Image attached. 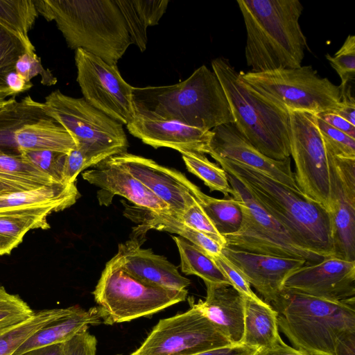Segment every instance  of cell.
<instances>
[{
	"label": "cell",
	"mask_w": 355,
	"mask_h": 355,
	"mask_svg": "<svg viewBox=\"0 0 355 355\" xmlns=\"http://www.w3.org/2000/svg\"><path fill=\"white\" fill-rule=\"evenodd\" d=\"M271 306L279 330L295 348L311 355L355 350V297L331 301L283 289Z\"/></svg>",
	"instance_id": "cell-1"
},
{
	"label": "cell",
	"mask_w": 355,
	"mask_h": 355,
	"mask_svg": "<svg viewBox=\"0 0 355 355\" xmlns=\"http://www.w3.org/2000/svg\"><path fill=\"white\" fill-rule=\"evenodd\" d=\"M211 157L238 179L299 244L324 258L335 256L331 216L322 205L257 170Z\"/></svg>",
	"instance_id": "cell-2"
},
{
	"label": "cell",
	"mask_w": 355,
	"mask_h": 355,
	"mask_svg": "<svg viewBox=\"0 0 355 355\" xmlns=\"http://www.w3.org/2000/svg\"><path fill=\"white\" fill-rule=\"evenodd\" d=\"M247 32L245 56L251 71L302 66L306 37L299 0H238Z\"/></svg>",
	"instance_id": "cell-3"
},
{
	"label": "cell",
	"mask_w": 355,
	"mask_h": 355,
	"mask_svg": "<svg viewBox=\"0 0 355 355\" xmlns=\"http://www.w3.org/2000/svg\"><path fill=\"white\" fill-rule=\"evenodd\" d=\"M135 116L153 121H175L211 130L234 123L219 80L205 65L175 85L133 87Z\"/></svg>",
	"instance_id": "cell-4"
},
{
	"label": "cell",
	"mask_w": 355,
	"mask_h": 355,
	"mask_svg": "<svg viewBox=\"0 0 355 355\" xmlns=\"http://www.w3.org/2000/svg\"><path fill=\"white\" fill-rule=\"evenodd\" d=\"M39 15L55 21L67 46L116 65L132 44L114 0H33Z\"/></svg>",
	"instance_id": "cell-5"
},
{
	"label": "cell",
	"mask_w": 355,
	"mask_h": 355,
	"mask_svg": "<svg viewBox=\"0 0 355 355\" xmlns=\"http://www.w3.org/2000/svg\"><path fill=\"white\" fill-rule=\"evenodd\" d=\"M211 64L225 92L237 130L266 156L275 160L290 157L288 111L270 103L243 82L227 59L218 57Z\"/></svg>",
	"instance_id": "cell-6"
},
{
	"label": "cell",
	"mask_w": 355,
	"mask_h": 355,
	"mask_svg": "<svg viewBox=\"0 0 355 355\" xmlns=\"http://www.w3.org/2000/svg\"><path fill=\"white\" fill-rule=\"evenodd\" d=\"M239 76L259 95L287 111L318 114L335 112L340 106V87L320 76L311 65L263 72L239 71Z\"/></svg>",
	"instance_id": "cell-7"
},
{
	"label": "cell",
	"mask_w": 355,
	"mask_h": 355,
	"mask_svg": "<svg viewBox=\"0 0 355 355\" xmlns=\"http://www.w3.org/2000/svg\"><path fill=\"white\" fill-rule=\"evenodd\" d=\"M92 293L103 322L113 324L146 317L183 302L188 291L143 282L109 261Z\"/></svg>",
	"instance_id": "cell-8"
},
{
	"label": "cell",
	"mask_w": 355,
	"mask_h": 355,
	"mask_svg": "<svg viewBox=\"0 0 355 355\" xmlns=\"http://www.w3.org/2000/svg\"><path fill=\"white\" fill-rule=\"evenodd\" d=\"M44 115L63 126L98 163L126 153L127 136L123 125L99 111L83 98H73L59 89L40 103Z\"/></svg>",
	"instance_id": "cell-9"
},
{
	"label": "cell",
	"mask_w": 355,
	"mask_h": 355,
	"mask_svg": "<svg viewBox=\"0 0 355 355\" xmlns=\"http://www.w3.org/2000/svg\"><path fill=\"white\" fill-rule=\"evenodd\" d=\"M227 173L233 198L239 200L243 221L239 230L225 236L226 246L249 252L317 263L324 257L299 244L234 176Z\"/></svg>",
	"instance_id": "cell-10"
},
{
	"label": "cell",
	"mask_w": 355,
	"mask_h": 355,
	"mask_svg": "<svg viewBox=\"0 0 355 355\" xmlns=\"http://www.w3.org/2000/svg\"><path fill=\"white\" fill-rule=\"evenodd\" d=\"M288 114L291 155L295 163L297 185L306 196L329 212V169L315 114L302 111H288Z\"/></svg>",
	"instance_id": "cell-11"
},
{
	"label": "cell",
	"mask_w": 355,
	"mask_h": 355,
	"mask_svg": "<svg viewBox=\"0 0 355 355\" xmlns=\"http://www.w3.org/2000/svg\"><path fill=\"white\" fill-rule=\"evenodd\" d=\"M185 312L162 319L129 355H192L233 345L189 299Z\"/></svg>",
	"instance_id": "cell-12"
},
{
	"label": "cell",
	"mask_w": 355,
	"mask_h": 355,
	"mask_svg": "<svg viewBox=\"0 0 355 355\" xmlns=\"http://www.w3.org/2000/svg\"><path fill=\"white\" fill-rule=\"evenodd\" d=\"M76 80L83 98L122 125L135 118L132 89L122 78L116 65L78 49L75 51Z\"/></svg>",
	"instance_id": "cell-13"
},
{
	"label": "cell",
	"mask_w": 355,
	"mask_h": 355,
	"mask_svg": "<svg viewBox=\"0 0 355 355\" xmlns=\"http://www.w3.org/2000/svg\"><path fill=\"white\" fill-rule=\"evenodd\" d=\"M325 148L329 169V214L334 257L355 261V158L338 156L326 146Z\"/></svg>",
	"instance_id": "cell-14"
},
{
	"label": "cell",
	"mask_w": 355,
	"mask_h": 355,
	"mask_svg": "<svg viewBox=\"0 0 355 355\" xmlns=\"http://www.w3.org/2000/svg\"><path fill=\"white\" fill-rule=\"evenodd\" d=\"M127 170L157 198L169 211L180 215L193 205L200 189L183 173L141 156L124 153L109 157Z\"/></svg>",
	"instance_id": "cell-15"
},
{
	"label": "cell",
	"mask_w": 355,
	"mask_h": 355,
	"mask_svg": "<svg viewBox=\"0 0 355 355\" xmlns=\"http://www.w3.org/2000/svg\"><path fill=\"white\" fill-rule=\"evenodd\" d=\"M283 289L331 301L355 297V261L331 256L306 263L287 277Z\"/></svg>",
	"instance_id": "cell-16"
},
{
	"label": "cell",
	"mask_w": 355,
	"mask_h": 355,
	"mask_svg": "<svg viewBox=\"0 0 355 355\" xmlns=\"http://www.w3.org/2000/svg\"><path fill=\"white\" fill-rule=\"evenodd\" d=\"M222 254L270 305L278 299L287 277L307 263L301 259L249 252L229 246L223 248Z\"/></svg>",
	"instance_id": "cell-17"
},
{
	"label": "cell",
	"mask_w": 355,
	"mask_h": 355,
	"mask_svg": "<svg viewBox=\"0 0 355 355\" xmlns=\"http://www.w3.org/2000/svg\"><path fill=\"white\" fill-rule=\"evenodd\" d=\"M211 132L213 136L209 155L242 164L301 192L291 170V157L275 160L266 156L254 147L233 123L220 125L213 128Z\"/></svg>",
	"instance_id": "cell-18"
},
{
	"label": "cell",
	"mask_w": 355,
	"mask_h": 355,
	"mask_svg": "<svg viewBox=\"0 0 355 355\" xmlns=\"http://www.w3.org/2000/svg\"><path fill=\"white\" fill-rule=\"evenodd\" d=\"M83 178L101 189L97 196L101 205L111 204L115 195L128 199L135 207L155 212L169 210L168 206L153 194L124 168L109 158L93 169L85 171Z\"/></svg>",
	"instance_id": "cell-19"
},
{
	"label": "cell",
	"mask_w": 355,
	"mask_h": 355,
	"mask_svg": "<svg viewBox=\"0 0 355 355\" xmlns=\"http://www.w3.org/2000/svg\"><path fill=\"white\" fill-rule=\"evenodd\" d=\"M110 261L133 277L150 284L183 290L191 284L165 257L155 254L151 249L142 248L137 239L120 243L117 253Z\"/></svg>",
	"instance_id": "cell-20"
},
{
	"label": "cell",
	"mask_w": 355,
	"mask_h": 355,
	"mask_svg": "<svg viewBox=\"0 0 355 355\" xmlns=\"http://www.w3.org/2000/svg\"><path fill=\"white\" fill-rule=\"evenodd\" d=\"M129 132L155 148H171L180 153L185 151L209 154L213 133L175 121H153L135 116L126 125Z\"/></svg>",
	"instance_id": "cell-21"
},
{
	"label": "cell",
	"mask_w": 355,
	"mask_h": 355,
	"mask_svg": "<svg viewBox=\"0 0 355 355\" xmlns=\"http://www.w3.org/2000/svg\"><path fill=\"white\" fill-rule=\"evenodd\" d=\"M204 301L193 304L233 345L241 344L243 334L245 297L227 284L205 282Z\"/></svg>",
	"instance_id": "cell-22"
},
{
	"label": "cell",
	"mask_w": 355,
	"mask_h": 355,
	"mask_svg": "<svg viewBox=\"0 0 355 355\" xmlns=\"http://www.w3.org/2000/svg\"><path fill=\"white\" fill-rule=\"evenodd\" d=\"M80 194L75 183L56 184L34 190L0 195V214L49 209L54 212L76 203Z\"/></svg>",
	"instance_id": "cell-23"
},
{
	"label": "cell",
	"mask_w": 355,
	"mask_h": 355,
	"mask_svg": "<svg viewBox=\"0 0 355 355\" xmlns=\"http://www.w3.org/2000/svg\"><path fill=\"white\" fill-rule=\"evenodd\" d=\"M17 150H50L69 153L77 148L72 135L54 119L43 116L28 121L12 134Z\"/></svg>",
	"instance_id": "cell-24"
},
{
	"label": "cell",
	"mask_w": 355,
	"mask_h": 355,
	"mask_svg": "<svg viewBox=\"0 0 355 355\" xmlns=\"http://www.w3.org/2000/svg\"><path fill=\"white\" fill-rule=\"evenodd\" d=\"M103 322L98 306L85 310L79 306L67 315L49 322L31 336L12 355L44 346L61 344L76 334L87 331L89 326Z\"/></svg>",
	"instance_id": "cell-25"
},
{
	"label": "cell",
	"mask_w": 355,
	"mask_h": 355,
	"mask_svg": "<svg viewBox=\"0 0 355 355\" xmlns=\"http://www.w3.org/2000/svg\"><path fill=\"white\" fill-rule=\"evenodd\" d=\"M125 215L139 224L140 230L155 229L176 234L200 248L211 258L222 254L223 247L219 243L211 237L187 226L169 210L155 212L135 206L127 208Z\"/></svg>",
	"instance_id": "cell-26"
},
{
	"label": "cell",
	"mask_w": 355,
	"mask_h": 355,
	"mask_svg": "<svg viewBox=\"0 0 355 355\" xmlns=\"http://www.w3.org/2000/svg\"><path fill=\"white\" fill-rule=\"evenodd\" d=\"M58 183L19 153L0 149V195L26 191Z\"/></svg>",
	"instance_id": "cell-27"
},
{
	"label": "cell",
	"mask_w": 355,
	"mask_h": 355,
	"mask_svg": "<svg viewBox=\"0 0 355 355\" xmlns=\"http://www.w3.org/2000/svg\"><path fill=\"white\" fill-rule=\"evenodd\" d=\"M245 297V296H244ZM278 313L263 300L245 297L243 334L241 344L259 349L275 345L281 338Z\"/></svg>",
	"instance_id": "cell-28"
},
{
	"label": "cell",
	"mask_w": 355,
	"mask_h": 355,
	"mask_svg": "<svg viewBox=\"0 0 355 355\" xmlns=\"http://www.w3.org/2000/svg\"><path fill=\"white\" fill-rule=\"evenodd\" d=\"M124 19L131 43L143 52L147 44V28L158 24L168 0H114Z\"/></svg>",
	"instance_id": "cell-29"
},
{
	"label": "cell",
	"mask_w": 355,
	"mask_h": 355,
	"mask_svg": "<svg viewBox=\"0 0 355 355\" xmlns=\"http://www.w3.org/2000/svg\"><path fill=\"white\" fill-rule=\"evenodd\" d=\"M53 212L52 209H44L0 214V256L10 254L28 231L49 229L47 216Z\"/></svg>",
	"instance_id": "cell-30"
},
{
	"label": "cell",
	"mask_w": 355,
	"mask_h": 355,
	"mask_svg": "<svg viewBox=\"0 0 355 355\" xmlns=\"http://www.w3.org/2000/svg\"><path fill=\"white\" fill-rule=\"evenodd\" d=\"M38 16L34 1L0 0V25L15 35L31 54L35 53V49L28 33Z\"/></svg>",
	"instance_id": "cell-31"
},
{
	"label": "cell",
	"mask_w": 355,
	"mask_h": 355,
	"mask_svg": "<svg viewBox=\"0 0 355 355\" xmlns=\"http://www.w3.org/2000/svg\"><path fill=\"white\" fill-rule=\"evenodd\" d=\"M172 238L179 251L183 273L196 275L204 282L230 284L214 260L203 250L181 236Z\"/></svg>",
	"instance_id": "cell-32"
},
{
	"label": "cell",
	"mask_w": 355,
	"mask_h": 355,
	"mask_svg": "<svg viewBox=\"0 0 355 355\" xmlns=\"http://www.w3.org/2000/svg\"><path fill=\"white\" fill-rule=\"evenodd\" d=\"M78 306L35 312L29 319L0 333V355H12L31 336L53 320L74 311Z\"/></svg>",
	"instance_id": "cell-33"
},
{
	"label": "cell",
	"mask_w": 355,
	"mask_h": 355,
	"mask_svg": "<svg viewBox=\"0 0 355 355\" xmlns=\"http://www.w3.org/2000/svg\"><path fill=\"white\" fill-rule=\"evenodd\" d=\"M196 201L223 236L235 233L241 227L243 211L237 199L233 197L218 199L209 196L200 190Z\"/></svg>",
	"instance_id": "cell-34"
},
{
	"label": "cell",
	"mask_w": 355,
	"mask_h": 355,
	"mask_svg": "<svg viewBox=\"0 0 355 355\" xmlns=\"http://www.w3.org/2000/svg\"><path fill=\"white\" fill-rule=\"evenodd\" d=\"M181 154L187 170L202 180L211 191H217L225 197L231 198L233 191L227 173L223 168L209 161L202 153L185 151Z\"/></svg>",
	"instance_id": "cell-35"
},
{
	"label": "cell",
	"mask_w": 355,
	"mask_h": 355,
	"mask_svg": "<svg viewBox=\"0 0 355 355\" xmlns=\"http://www.w3.org/2000/svg\"><path fill=\"white\" fill-rule=\"evenodd\" d=\"M25 52L21 42L0 25V95L12 97L5 79L10 72L15 71L17 59Z\"/></svg>",
	"instance_id": "cell-36"
},
{
	"label": "cell",
	"mask_w": 355,
	"mask_h": 355,
	"mask_svg": "<svg viewBox=\"0 0 355 355\" xmlns=\"http://www.w3.org/2000/svg\"><path fill=\"white\" fill-rule=\"evenodd\" d=\"M34 313L18 295L8 293L0 285V333L29 319Z\"/></svg>",
	"instance_id": "cell-37"
},
{
	"label": "cell",
	"mask_w": 355,
	"mask_h": 355,
	"mask_svg": "<svg viewBox=\"0 0 355 355\" xmlns=\"http://www.w3.org/2000/svg\"><path fill=\"white\" fill-rule=\"evenodd\" d=\"M325 57L340 78L343 93L355 78V36L349 35L334 56L327 53Z\"/></svg>",
	"instance_id": "cell-38"
},
{
	"label": "cell",
	"mask_w": 355,
	"mask_h": 355,
	"mask_svg": "<svg viewBox=\"0 0 355 355\" xmlns=\"http://www.w3.org/2000/svg\"><path fill=\"white\" fill-rule=\"evenodd\" d=\"M18 153L57 182L64 184L63 171L67 153L50 150H22Z\"/></svg>",
	"instance_id": "cell-39"
},
{
	"label": "cell",
	"mask_w": 355,
	"mask_h": 355,
	"mask_svg": "<svg viewBox=\"0 0 355 355\" xmlns=\"http://www.w3.org/2000/svg\"><path fill=\"white\" fill-rule=\"evenodd\" d=\"M315 118L324 145L336 155L355 158V139L329 125L316 114Z\"/></svg>",
	"instance_id": "cell-40"
},
{
	"label": "cell",
	"mask_w": 355,
	"mask_h": 355,
	"mask_svg": "<svg viewBox=\"0 0 355 355\" xmlns=\"http://www.w3.org/2000/svg\"><path fill=\"white\" fill-rule=\"evenodd\" d=\"M175 216L187 226L211 237L222 247L226 246L225 237L218 232L214 223L197 202L182 214Z\"/></svg>",
	"instance_id": "cell-41"
},
{
	"label": "cell",
	"mask_w": 355,
	"mask_h": 355,
	"mask_svg": "<svg viewBox=\"0 0 355 355\" xmlns=\"http://www.w3.org/2000/svg\"><path fill=\"white\" fill-rule=\"evenodd\" d=\"M15 71L28 82L40 75L43 85H53L57 83L51 72L43 67L40 58L35 53L25 52L20 55L15 64Z\"/></svg>",
	"instance_id": "cell-42"
},
{
	"label": "cell",
	"mask_w": 355,
	"mask_h": 355,
	"mask_svg": "<svg viewBox=\"0 0 355 355\" xmlns=\"http://www.w3.org/2000/svg\"><path fill=\"white\" fill-rule=\"evenodd\" d=\"M97 164L88 153L81 147L77 146L67 155L63 171V182L67 184L75 183L78 175L81 171Z\"/></svg>",
	"instance_id": "cell-43"
},
{
	"label": "cell",
	"mask_w": 355,
	"mask_h": 355,
	"mask_svg": "<svg viewBox=\"0 0 355 355\" xmlns=\"http://www.w3.org/2000/svg\"><path fill=\"white\" fill-rule=\"evenodd\" d=\"M230 284L245 297L257 301L262 300L252 290L251 286L243 274L223 254L212 258Z\"/></svg>",
	"instance_id": "cell-44"
},
{
	"label": "cell",
	"mask_w": 355,
	"mask_h": 355,
	"mask_svg": "<svg viewBox=\"0 0 355 355\" xmlns=\"http://www.w3.org/2000/svg\"><path fill=\"white\" fill-rule=\"evenodd\" d=\"M64 355H96L97 340L87 330L64 343Z\"/></svg>",
	"instance_id": "cell-45"
},
{
	"label": "cell",
	"mask_w": 355,
	"mask_h": 355,
	"mask_svg": "<svg viewBox=\"0 0 355 355\" xmlns=\"http://www.w3.org/2000/svg\"><path fill=\"white\" fill-rule=\"evenodd\" d=\"M258 351L257 348L237 344L211 349L192 355H256Z\"/></svg>",
	"instance_id": "cell-46"
},
{
	"label": "cell",
	"mask_w": 355,
	"mask_h": 355,
	"mask_svg": "<svg viewBox=\"0 0 355 355\" xmlns=\"http://www.w3.org/2000/svg\"><path fill=\"white\" fill-rule=\"evenodd\" d=\"M324 122L355 139V125L333 112H324L316 114Z\"/></svg>",
	"instance_id": "cell-47"
},
{
	"label": "cell",
	"mask_w": 355,
	"mask_h": 355,
	"mask_svg": "<svg viewBox=\"0 0 355 355\" xmlns=\"http://www.w3.org/2000/svg\"><path fill=\"white\" fill-rule=\"evenodd\" d=\"M342 99L339 109L335 112L348 122L355 125V102L347 87L341 93Z\"/></svg>",
	"instance_id": "cell-48"
},
{
	"label": "cell",
	"mask_w": 355,
	"mask_h": 355,
	"mask_svg": "<svg viewBox=\"0 0 355 355\" xmlns=\"http://www.w3.org/2000/svg\"><path fill=\"white\" fill-rule=\"evenodd\" d=\"M256 355H311L306 352L297 349L286 345L280 338L271 347L259 349Z\"/></svg>",
	"instance_id": "cell-49"
},
{
	"label": "cell",
	"mask_w": 355,
	"mask_h": 355,
	"mask_svg": "<svg viewBox=\"0 0 355 355\" xmlns=\"http://www.w3.org/2000/svg\"><path fill=\"white\" fill-rule=\"evenodd\" d=\"M5 81L12 96L27 91L33 86V84L31 81H26L15 71L10 72L6 76Z\"/></svg>",
	"instance_id": "cell-50"
},
{
	"label": "cell",
	"mask_w": 355,
	"mask_h": 355,
	"mask_svg": "<svg viewBox=\"0 0 355 355\" xmlns=\"http://www.w3.org/2000/svg\"><path fill=\"white\" fill-rule=\"evenodd\" d=\"M19 355H64V344H55L35 348Z\"/></svg>",
	"instance_id": "cell-51"
},
{
	"label": "cell",
	"mask_w": 355,
	"mask_h": 355,
	"mask_svg": "<svg viewBox=\"0 0 355 355\" xmlns=\"http://www.w3.org/2000/svg\"><path fill=\"white\" fill-rule=\"evenodd\" d=\"M16 103L15 96L7 98L6 96L0 95V115L9 110Z\"/></svg>",
	"instance_id": "cell-52"
}]
</instances>
